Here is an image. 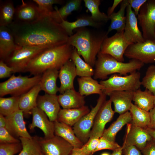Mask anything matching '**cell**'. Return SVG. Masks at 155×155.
<instances>
[{
    "label": "cell",
    "instance_id": "6da1fadb",
    "mask_svg": "<svg viewBox=\"0 0 155 155\" xmlns=\"http://www.w3.org/2000/svg\"><path fill=\"white\" fill-rule=\"evenodd\" d=\"M7 27L16 44L20 46L53 48L67 43L69 37L59 24L49 15H42L29 22L13 21Z\"/></svg>",
    "mask_w": 155,
    "mask_h": 155
},
{
    "label": "cell",
    "instance_id": "7a4b0ae2",
    "mask_svg": "<svg viewBox=\"0 0 155 155\" xmlns=\"http://www.w3.org/2000/svg\"><path fill=\"white\" fill-rule=\"evenodd\" d=\"M98 29L87 27L76 29L75 33L69 36L67 42L75 48L84 61L92 67L95 66L102 42L108 34Z\"/></svg>",
    "mask_w": 155,
    "mask_h": 155
},
{
    "label": "cell",
    "instance_id": "3957f363",
    "mask_svg": "<svg viewBox=\"0 0 155 155\" xmlns=\"http://www.w3.org/2000/svg\"><path fill=\"white\" fill-rule=\"evenodd\" d=\"M74 48L67 43L46 49L30 61L24 72L35 75L42 74L49 69L59 70L70 59Z\"/></svg>",
    "mask_w": 155,
    "mask_h": 155
},
{
    "label": "cell",
    "instance_id": "277c9868",
    "mask_svg": "<svg viewBox=\"0 0 155 155\" xmlns=\"http://www.w3.org/2000/svg\"><path fill=\"white\" fill-rule=\"evenodd\" d=\"M144 65L135 59L127 63L119 61L110 55L99 53L95 63L94 78L104 80L108 75L117 73L126 75L140 70Z\"/></svg>",
    "mask_w": 155,
    "mask_h": 155
},
{
    "label": "cell",
    "instance_id": "5b68a950",
    "mask_svg": "<svg viewBox=\"0 0 155 155\" xmlns=\"http://www.w3.org/2000/svg\"><path fill=\"white\" fill-rule=\"evenodd\" d=\"M140 78V72L137 71L124 76L114 74L99 83L104 87L103 93L108 96L115 91L134 92L139 89L142 85Z\"/></svg>",
    "mask_w": 155,
    "mask_h": 155
},
{
    "label": "cell",
    "instance_id": "8992f818",
    "mask_svg": "<svg viewBox=\"0 0 155 155\" xmlns=\"http://www.w3.org/2000/svg\"><path fill=\"white\" fill-rule=\"evenodd\" d=\"M42 74L32 77L13 75L7 80L0 83L1 97L8 94L12 96H21L39 84Z\"/></svg>",
    "mask_w": 155,
    "mask_h": 155
},
{
    "label": "cell",
    "instance_id": "52a82bcc",
    "mask_svg": "<svg viewBox=\"0 0 155 155\" xmlns=\"http://www.w3.org/2000/svg\"><path fill=\"white\" fill-rule=\"evenodd\" d=\"M46 46H20L17 45L14 51L4 61L13 68L16 73L24 72L28 64L43 51L50 48Z\"/></svg>",
    "mask_w": 155,
    "mask_h": 155
},
{
    "label": "cell",
    "instance_id": "ba28073f",
    "mask_svg": "<svg viewBox=\"0 0 155 155\" xmlns=\"http://www.w3.org/2000/svg\"><path fill=\"white\" fill-rule=\"evenodd\" d=\"M106 96L103 93L100 95L96 105L94 107L92 106L90 111L73 126L72 128L75 135L84 144L86 143L90 138L95 118L106 100Z\"/></svg>",
    "mask_w": 155,
    "mask_h": 155
},
{
    "label": "cell",
    "instance_id": "9c48e42d",
    "mask_svg": "<svg viewBox=\"0 0 155 155\" xmlns=\"http://www.w3.org/2000/svg\"><path fill=\"white\" fill-rule=\"evenodd\" d=\"M33 137L43 155H70L74 148L69 142L57 136L48 139L37 135Z\"/></svg>",
    "mask_w": 155,
    "mask_h": 155
},
{
    "label": "cell",
    "instance_id": "30bf717a",
    "mask_svg": "<svg viewBox=\"0 0 155 155\" xmlns=\"http://www.w3.org/2000/svg\"><path fill=\"white\" fill-rule=\"evenodd\" d=\"M124 56L138 60L144 64L155 62V39L146 40L132 44L126 50Z\"/></svg>",
    "mask_w": 155,
    "mask_h": 155
},
{
    "label": "cell",
    "instance_id": "8fae6325",
    "mask_svg": "<svg viewBox=\"0 0 155 155\" xmlns=\"http://www.w3.org/2000/svg\"><path fill=\"white\" fill-rule=\"evenodd\" d=\"M137 19L145 39H155V0H148L141 8Z\"/></svg>",
    "mask_w": 155,
    "mask_h": 155
},
{
    "label": "cell",
    "instance_id": "7c38bea8",
    "mask_svg": "<svg viewBox=\"0 0 155 155\" xmlns=\"http://www.w3.org/2000/svg\"><path fill=\"white\" fill-rule=\"evenodd\" d=\"M124 31L117 32L111 37H106L102 44L99 53L112 56L119 61L123 62L125 52L131 44L125 39Z\"/></svg>",
    "mask_w": 155,
    "mask_h": 155
},
{
    "label": "cell",
    "instance_id": "4fadbf2b",
    "mask_svg": "<svg viewBox=\"0 0 155 155\" xmlns=\"http://www.w3.org/2000/svg\"><path fill=\"white\" fill-rule=\"evenodd\" d=\"M112 102L109 99L106 100L98 112L91 129L90 137H102L106 124L110 121L115 112L112 108Z\"/></svg>",
    "mask_w": 155,
    "mask_h": 155
},
{
    "label": "cell",
    "instance_id": "5bb4252c",
    "mask_svg": "<svg viewBox=\"0 0 155 155\" xmlns=\"http://www.w3.org/2000/svg\"><path fill=\"white\" fill-rule=\"evenodd\" d=\"M126 12V21L123 33L125 39L131 44L144 42L145 40L138 26L137 18L129 4Z\"/></svg>",
    "mask_w": 155,
    "mask_h": 155
},
{
    "label": "cell",
    "instance_id": "9a60e30c",
    "mask_svg": "<svg viewBox=\"0 0 155 155\" xmlns=\"http://www.w3.org/2000/svg\"><path fill=\"white\" fill-rule=\"evenodd\" d=\"M24 115L23 111L20 109L5 117L6 125L5 128L15 137L31 139L32 137L30 134L26 127Z\"/></svg>",
    "mask_w": 155,
    "mask_h": 155
},
{
    "label": "cell",
    "instance_id": "2e32d148",
    "mask_svg": "<svg viewBox=\"0 0 155 155\" xmlns=\"http://www.w3.org/2000/svg\"><path fill=\"white\" fill-rule=\"evenodd\" d=\"M127 125L123 143L134 146L142 150L152 140V137L146 129L134 125L131 123Z\"/></svg>",
    "mask_w": 155,
    "mask_h": 155
},
{
    "label": "cell",
    "instance_id": "e0dca14e",
    "mask_svg": "<svg viewBox=\"0 0 155 155\" xmlns=\"http://www.w3.org/2000/svg\"><path fill=\"white\" fill-rule=\"evenodd\" d=\"M32 121L28 126L31 131L37 127L43 132L44 137L46 139L52 138L55 135L54 122L51 121L46 114L37 106L31 111Z\"/></svg>",
    "mask_w": 155,
    "mask_h": 155
},
{
    "label": "cell",
    "instance_id": "ac0fdd59",
    "mask_svg": "<svg viewBox=\"0 0 155 155\" xmlns=\"http://www.w3.org/2000/svg\"><path fill=\"white\" fill-rule=\"evenodd\" d=\"M37 106L46 114L51 121L54 122L57 120L61 109L57 95L46 93L42 95H39L37 101Z\"/></svg>",
    "mask_w": 155,
    "mask_h": 155
},
{
    "label": "cell",
    "instance_id": "d6986e66",
    "mask_svg": "<svg viewBox=\"0 0 155 155\" xmlns=\"http://www.w3.org/2000/svg\"><path fill=\"white\" fill-rule=\"evenodd\" d=\"M42 16L36 4L33 1L25 2L22 0V4L17 6L13 21L27 22L34 21Z\"/></svg>",
    "mask_w": 155,
    "mask_h": 155
},
{
    "label": "cell",
    "instance_id": "ffe728a7",
    "mask_svg": "<svg viewBox=\"0 0 155 155\" xmlns=\"http://www.w3.org/2000/svg\"><path fill=\"white\" fill-rule=\"evenodd\" d=\"M134 92L115 91L110 93L109 100L113 102L115 113L120 115L129 111L132 104Z\"/></svg>",
    "mask_w": 155,
    "mask_h": 155
},
{
    "label": "cell",
    "instance_id": "44dd1931",
    "mask_svg": "<svg viewBox=\"0 0 155 155\" xmlns=\"http://www.w3.org/2000/svg\"><path fill=\"white\" fill-rule=\"evenodd\" d=\"M76 67L73 61L70 59L60 68L59 76L60 85L59 91L60 94L66 90L74 89L73 82L77 76Z\"/></svg>",
    "mask_w": 155,
    "mask_h": 155
},
{
    "label": "cell",
    "instance_id": "7402d4cb",
    "mask_svg": "<svg viewBox=\"0 0 155 155\" xmlns=\"http://www.w3.org/2000/svg\"><path fill=\"white\" fill-rule=\"evenodd\" d=\"M57 96L59 104L63 109L79 108L85 106V97L74 88L68 89Z\"/></svg>",
    "mask_w": 155,
    "mask_h": 155
},
{
    "label": "cell",
    "instance_id": "603a6c76",
    "mask_svg": "<svg viewBox=\"0 0 155 155\" xmlns=\"http://www.w3.org/2000/svg\"><path fill=\"white\" fill-rule=\"evenodd\" d=\"M17 46L13 36L7 26H0V59L4 61Z\"/></svg>",
    "mask_w": 155,
    "mask_h": 155
},
{
    "label": "cell",
    "instance_id": "cb8c5ba5",
    "mask_svg": "<svg viewBox=\"0 0 155 155\" xmlns=\"http://www.w3.org/2000/svg\"><path fill=\"white\" fill-rule=\"evenodd\" d=\"M90 110L89 108L85 105L79 108L61 109L57 120L73 127Z\"/></svg>",
    "mask_w": 155,
    "mask_h": 155
},
{
    "label": "cell",
    "instance_id": "d4e9b609",
    "mask_svg": "<svg viewBox=\"0 0 155 155\" xmlns=\"http://www.w3.org/2000/svg\"><path fill=\"white\" fill-rule=\"evenodd\" d=\"M54 123L55 135L63 139L70 144L74 148H80L84 144L76 136L71 127L57 120Z\"/></svg>",
    "mask_w": 155,
    "mask_h": 155
},
{
    "label": "cell",
    "instance_id": "484cf974",
    "mask_svg": "<svg viewBox=\"0 0 155 155\" xmlns=\"http://www.w3.org/2000/svg\"><path fill=\"white\" fill-rule=\"evenodd\" d=\"M41 90L39 83L25 93L20 96L19 106L24 115L31 113L32 110L37 106L38 94Z\"/></svg>",
    "mask_w": 155,
    "mask_h": 155
},
{
    "label": "cell",
    "instance_id": "4316f807",
    "mask_svg": "<svg viewBox=\"0 0 155 155\" xmlns=\"http://www.w3.org/2000/svg\"><path fill=\"white\" fill-rule=\"evenodd\" d=\"M59 24L69 36L74 34L73 31L76 29L88 26L98 28L102 25L95 22L91 16H82L73 22L62 20Z\"/></svg>",
    "mask_w": 155,
    "mask_h": 155
},
{
    "label": "cell",
    "instance_id": "83f0119b",
    "mask_svg": "<svg viewBox=\"0 0 155 155\" xmlns=\"http://www.w3.org/2000/svg\"><path fill=\"white\" fill-rule=\"evenodd\" d=\"M59 73V71L56 69H49L44 72L39 83L41 90L47 94L56 95L59 91L57 85Z\"/></svg>",
    "mask_w": 155,
    "mask_h": 155
},
{
    "label": "cell",
    "instance_id": "f1b7e54d",
    "mask_svg": "<svg viewBox=\"0 0 155 155\" xmlns=\"http://www.w3.org/2000/svg\"><path fill=\"white\" fill-rule=\"evenodd\" d=\"M128 5V0H123L120 3L119 11L116 12H114L108 16L111 22L107 31L108 34L113 30L118 32L124 31L126 21L125 12Z\"/></svg>",
    "mask_w": 155,
    "mask_h": 155
},
{
    "label": "cell",
    "instance_id": "f546056e",
    "mask_svg": "<svg viewBox=\"0 0 155 155\" xmlns=\"http://www.w3.org/2000/svg\"><path fill=\"white\" fill-rule=\"evenodd\" d=\"M77 81L78 92L82 96L93 94L100 95L103 93V86L91 77H80L78 78Z\"/></svg>",
    "mask_w": 155,
    "mask_h": 155
},
{
    "label": "cell",
    "instance_id": "4dcf8cb0",
    "mask_svg": "<svg viewBox=\"0 0 155 155\" xmlns=\"http://www.w3.org/2000/svg\"><path fill=\"white\" fill-rule=\"evenodd\" d=\"M132 116L129 111L120 114L117 120L107 129H105L102 137L115 142L117 133L126 124L131 123Z\"/></svg>",
    "mask_w": 155,
    "mask_h": 155
},
{
    "label": "cell",
    "instance_id": "1f68e13d",
    "mask_svg": "<svg viewBox=\"0 0 155 155\" xmlns=\"http://www.w3.org/2000/svg\"><path fill=\"white\" fill-rule=\"evenodd\" d=\"M82 2L81 0H71L59 9L56 7L55 10L50 14V16L56 22L60 24L62 20H66L67 17L73 11L78 10Z\"/></svg>",
    "mask_w": 155,
    "mask_h": 155
},
{
    "label": "cell",
    "instance_id": "d6a6232c",
    "mask_svg": "<svg viewBox=\"0 0 155 155\" xmlns=\"http://www.w3.org/2000/svg\"><path fill=\"white\" fill-rule=\"evenodd\" d=\"M154 95L148 90L139 89L134 92L133 101L140 108L149 111L154 106Z\"/></svg>",
    "mask_w": 155,
    "mask_h": 155
},
{
    "label": "cell",
    "instance_id": "836d02e7",
    "mask_svg": "<svg viewBox=\"0 0 155 155\" xmlns=\"http://www.w3.org/2000/svg\"><path fill=\"white\" fill-rule=\"evenodd\" d=\"M129 111L132 116V125L146 129L148 128L150 121L149 111L141 109L133 103Z\"/></svg>",
    "mask_w": 155,
    "mask_h": 155
},
{
    "label": "cell",
    "instance_id": "e575fe53",
    "mask_svg": "<svg viewBox=\"0 0 155 155\" xmlns=\"http://www.w3.org/2000/svg\"><path fill=\"white\" fill-rule=\"evenodd\" d=\"M15 9L11 0L0 1V26H8L13 22Z\"/></svg>",
    "mask_w": 155,
    "mask_h": 155
},
{
    "label": "cell",
    "instance_id": "d590c367",
    "mask_svg": "<svg viewBox=\"0 0 155 155\" xmlns=\"http://www.w3.org/2000/svg\"><path fill=\"white\" fill-rule=\"evenodd\" d=\"M70 59L75 65L77 75L84 77H91L94 75V70L92 67L81 58L75 48L72 52Z\"/></svg>",
    "mask_w": 155,
    "mask_h": 155
},
{
    "label": "cell",
    "instance_id": "8d00e7d4",
    "mask_svg": "<svg viewBox=\"0 0 155 155\" xmlns=\"http://www.w3.org/2000/svg\"><path fill=\"white\" fill-rule=\"evenodd\" d=\"M85 6L91 13V17L95 22L103 24L108 22L109 19L107 14L100 11L99 6L100 0H84Z\"/></svg>",
    "mask_w": 155,
    "mask_h": 155
},
{
    "label": "cell",
    "instance_id": "74e56055",
    "mask_svg": "<svg viewBox=\"0 0 155 155\" xmlns=\"http://www.w3.org/2000/svg\"><path fill=\"white\" fill-rule=\"evenodd\" d=\"M20 96L0 98V114L7 116L20 109Z\"/></svg>",
    "mask_w": 155,
    "mask_h": 155
},
{
    "label": "cell",
    "instance_id": "f35d334b",
    "mask_svg": "<svg viewBox=\"0 0 155 155\" xmlns=\"http://www.w3.org/2000/svg\"><path fill=\"white\" fill-rule=\"evenodd\" d=\"M22 147L18 155H40L41 151L40 147L32 137L31 139L19 138Z\"/></svg>",
    "mask_w": 155,
    "mask_h": 155
},
{
    "label": "cell",
    "instance_id": "ab89813d",
    "mask_svg": "<svg viewBox=\"0 0 155 155\" xmlns=\"http://www.w3.org/2000/svg\"><path fill=\"white\" fill-rule=\"evenodd\" d=\"M141 85L155 95V65L149 66L141 81Z\"/></svg>",
    "mask_w": 155,
    "mask_h": 155
},
{
    "label": "cell",
    "instance_id": "60d3db41",
    "mask_svg": "<svg viewBox=\"0 0 155 155\" xmlns=\"http://www.w3.org/2000/svg\"><path fill=\"white\" fill-rule=\"evenodd\" d=\"M37 5L41 15H49L53 11V5L55 4H62L64 2L61 0H33Z\"/></svg>",
    "mask_w": 155,
    "mask_h": 155
},
{
    "label": "cell",
    "instance_id": "b9f144b4",
    "mask_svg": "<svg viewBox=\"0 0 155 155\" xmlns=\"http://www.w3.org/2000/svg\"><path fill=\"white\" fill-rule=\"evenodd\" d=\"M99 139L96 137H90L88 141L80 148H73V151L82 154H93V152L98 146Z\"/></svg>",
    "mask_w": 155,
    "mask_h": 155
},
{
    "label": "cell",
    "instance_id": "7bdbcfd3",
    "mask_svg": "<svg viewBox=\"0 0 155 155\" xmlns=\"http://www.w3.org/2000/svg\"><path fill=\"white\" fill-rule=\"evenodd\" d=\"M22 148L21 142L12 144H0V155H14L20 152Z\"/></svg>",
    "mask_w": 155,
    "mask_h": 155
},
{
    "label": "cell",
    "instance_id": "ee69618b",
    "mask_svg": "<svg viewBox=\"0 0 155 155\" xmlns=\"http://www.w3.org/2000/svg\"><path fill=\"white\" fill-rule=\"evenodd\" d=\"M121 147L115 141H110L101 137L99 139V143L94 150L93 154L98 151L104 149H108L114 151L118 149Z\"/></svg>",
    "mask_w": 155,
    "mask_h": 155
},
{
    "label": "cell",
    "instance_id": "f6af8a7d",
    "mask_svg": "<svg viewBox=\"0 0 155 155\" xmlns=\"http://www.w3.org/2000/svg\"><path fill=\"white\" fill-rule=\"evenodd\" d=\"M20 142L11 135L5 127H0V144H12Z\"/></svg>",
    "mask_w": 155,
    "mask_h": 155
},
{
    "label": "cell",
    "instance_id": "bcb514c9",
    "mask_svg": "<svg viewBox=\"0 0 155 155\" xmlns=\"http://www.w3.org/2000/svg\"><path fill=\"white\" fill-rule=\"evenodd\" d=\"M12 73H16L15 69L8 66L3 61L0 60V78L10 77Z\"/></svg>",
    "mask_w": 155,
    "mask_h": 155
},
{
    "label": "cell",
    "instance_id": "7dc6e473",
    "mask_svg": "<svg viewBox=\"0 0 155 155\" xmlns=\"http://www.w3.org/2000/svg\"><path fill=\"white\" fill-rule=\"evenodd\" d=\"M122 147L123 155H142L141 151L134 146L123 143Z\"/></svg>",
    "mask_w": 155,
    "mask_h": 155
},
{
    "label": "cell",
    "instance_id": "c3c4849f",
    "mask_svg": "<svg viewBox=\"0 0 155 155\" xmlns=\"http://www.w3.org/2000/svg\"><path fill=\"white\" fill-rule=\"evenodd\" d=\"M147 1V0H128L129 5L136 16L138 15L142 6Z\"/></svg>",
    "mask_w": 155,
    "mask_h": 155
},
{
    "label": "cell",
    "instance_id": "681fc988",
    "mask_svg": "<svg viewBox=\"0 0 155 155\" xmlns=\"http://www.w3.org/2000/svg\"><path fill=\"white\" fill-rule=\"evenodd\" d=\"M142 155H155V142L152 140L141 151Z\"/></svg>",
    "mask_w": 155,
    "mask_h": 155
},
{
    "label": "cell",
    "instance_id": "f907efd6",
    "mask_svg": "<svg viewBox=\"0 0 155 155\" xmlns=\"http://www.w3.org/2000/svg\"><path fill=\"white\" fill-rule=\"evenodd\" d=\"M149 112L150 121L148 128L155 129V106Z\"/></svg>",
    "mask_w": 155,
    "mask_h": 155
},
{
    "label": "cell",
    "instance_id": "816d5d0a",
    "mask_svg": "<svg viewBox=\"0 0 155 155\" xmlns=\"http://www.w3.org/2000/svg\"><path fill=\"white\" fill-rule=\"evenodd\" d=\"M123 1L122 0H114L112 5L109 7L107 10V15L108 16L114 12V11L116 7L120 4Z\"/></svg>",
    "mask_w": 155,
    "mask_h": 155
},
{
    "label": "cell",
    "instance_id": "f5cc1de1",
    "mask_svg": "<svg viewBox=\"0 0 155 155\" xmlns=\"http://www.w3.org/2000/svg\"><path fill=\"white\" fill-rule=\"evenodd\" d=\"M6 120L5 117L0 114V127H5Z\"/></svg>",
    "mask_w": 155,
    "mask_h": 155
},
{
    "label": "cell",
    "instance_id": "db71d44e",
    "mask_svg": "<svg viewBox=\"0 0 155 155\" xmlns=\"http://www.w3.org/2000/svg\"><path fill=\"white\" fill-rule=\"evenodd\" d=\"M146 129L155 142V129L148 128Z\"/></svg>",
    "mask_w": 155,
    "mask_h": 155
},
{
    "label": "cell",
    "instance_id": "11a10c76",
    "mask_svg": "<svg viewBox=\"0 0 155 155\" xmlns=\"http://www.w3.org/2000/svg\"><path fill=\"white\" fill-rule=\"evenodd\" d=\"M123 147H121L118 149L113 151L112 155H123Z\"/></svg>",
    "mask_w": 155,
    "mask_h": 155
},
{
    "label": "cell",
    "instance_id": "9f6ffc18",
    "mask_svg": "<svg viewBox=\"0 0 155 155\" xmlns=\"http://www.w3.org/2000/svg\"><path fill=\"white\" fill-rule=\"evenodd\" d=\"M70 155H92V154L86 155L80 154L72 151V152Z\"/></svg>",
    "mask_w": 155,
    "mask_h": 155
},
{
    "label": "cell",
    "instance_id": "6f0895ef",
    "mask_svg": "<svg viewBox=\"0 0 155 155\" xmlns=\"http://www.w3.org/2000/svg\"><path fill=\"white\" fill-rule=\"evenodd\" d=\"M101 155H110L109 154L106 153H103Z\"/></svg>",
    "mask_w": 155,
    "mask_h": 155
},
{
    "label": "cell",
    "instance_id": "680465c9",
    "mask_svg": "<svg viewBox=\"0 0 155 155\" xmlns=\"http://www.w3.org/2000/svg\"><path fill=\"white\" fill-rule=\"evenodd\" d=\"M154 106H155V95H154Z\"/></svg>",
    "mask_w": 155,
    "mask_h": 155
},
{
    "label": "cell",
    "instance_id": "91938a15",
    "mask_svg": "<svg viewBox=\"0 0 155 155\" xmlns=\"http://www.w3.org/2000/svg\"><path fill=\"white\" fill-rule=\"evenodd\" d=\"M40 155H43L41 153Z\"/></svg>",
    "mask_w": 155,
    "mask_h": 155
}]
</instances>
